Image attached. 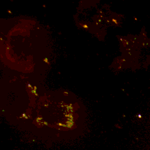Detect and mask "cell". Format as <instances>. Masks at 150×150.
Masks as SVG:
<instances>
[]
</instances>
